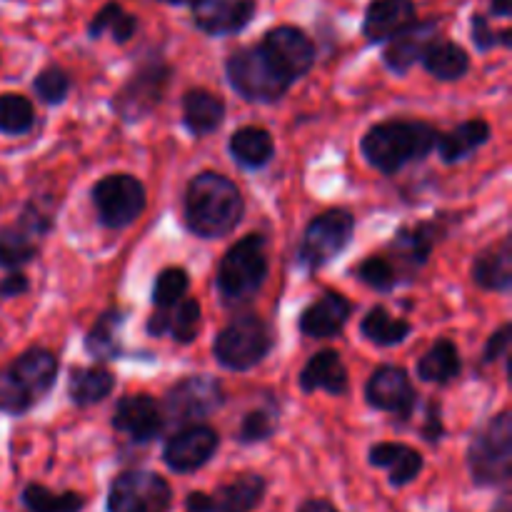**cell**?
Listing matches in <instances>:
<instances>
[{"label":"cell","instance_id":"cell-32","mask_svg":"<svg viewBox=\"0 0 512 512\" xmlns=\"http://www.w3.org/2000/svg\"><path fill=\"white\" fill-rule=\"evenodd\" d=\"M460 353L450 340H440L420 358L418 375L425 383H450L460 375Z\"/></svg>","mask_w":512,"mask_h":512},{"label":"cell","instance_id":"cell-11","mask_svg":"<svg viewBox=\"0 0 512 512\" xmlns=\"http://www.w3.org/2000/svg\"><path fill=\"white\" fill-rule=\"evenodd\" d=\"M93 205L105 228H125L145 210V188L133 175H108L95 183Z\"/></svg>","mask_w":512,"mask_h":512},{"label":"cell","instance_id":"cell-24","mask_svg":"<svg viewBox=\"0 0 512 512\" xmlns=\"http://www.w3.org/2000/svg\"><path fill=\"white\" fill-rule=\"evenodd\" d=\"M370 463L390 473V485L403 488L413 483L423 470V455L403 443H380L370 450Z\"/></svg>","mask_w":512,"mask_h":512},{"label":"cell","instance_id":"cell-29","mask_svg":"<svg viewBox=\"0 0 512 512\" xmlns=\"http://www.w3.org/2000/svg\"><path fill=\"white\" fill-rule=\"evenodd\" d=\"M230 153L245 168H263L273 158L275 145L268 130L248 125V128H240L233 133V138H230Z\"/></svg>","mask_w":512,"mask_h":512},{"label":"cell","instance_id":"cell-28","mask_svg":"<svg viewBox=\"0 0 512 512\" xmlns=\"http://www.w3.org/2000/svg\"><path fill=\"white\" fill-rule=\"evenodd\" d=\"M423 65L433 78L460 80L470 70V55L453 40H435L423 55Z\"/></svg>","mask_w":512,"mask_h":512},{"label":"cell","instance_id":"cell-26","mask_svg":"<svg viewBox=\"0 0 512 512\" xmlns=\"http://www.w3.org/2000/svg\"><path fill=\"white\" fill-rule=\"evenodd\" d=\"M183 118L190 133L200 138V135H208L220 128L225 118V103L210 90H188L183 98Z\"/></svg>","mask_w":512,"mask_h":512},{"label":"cell","instance_id":"cell-34","mask_svg":"<svg viewBox=\"0 0 512 512\" xmlns=\"http://www.w3.org/2000/svg\"><path fill=\"white\" fill-rule=\"evenodd\" d=\"M120 325H123V313L120 310H108L98 318L93 330L88 333L85 348L98 360L120 358Z\"/></svg>","mask_w":512,"mask_h":512},{"label":"cell","instance_id":"cell-39","mask_svg":"<svg viewBox=\"0 0 512 512\" xmlns=\"http://www.w3.org/2000/svg\"><path fill=\"white\" fill-rule=\"evenodd\" d=\"M188 293V273L183 268H165L153 288V303L158 310L173 308Z\"/></svg>","mask_w":512,"mask_h":512},{"label":"cell","instance_id":"cell-16","mask_svg":"<svg viewBox=\"0 0 512 512\" xmlns=\"http://www.w3.org/2000/svg\"><path fill=\"white\" fill-rule=\"evenodd\" d=\"M365 398L375 410L395 413L400 418H408L415 408V390L408 373L395 365H383L370 375L365 385Z\"/></svg>","mask_w":512,"mask_h":512},{"label":"cell","instance_id":"cell-19","mask_svg":"<svg viewBox=\"0 0 512 512\" xmlns=\"http://www.w3.org/2000/svg\"><path fill=\"white\" fill-rule=\"evenodd\" d=\"M418 23V8L413 0H373L365 10L363 35L370 43H385Z\"/></svg>","mask_w":512,"mask_h":512},{"label":"cell","instance_id":"cell-38","mask_svg":"<svg viewBox=\"0 0 512 512\" xmlns=\"http://www.w3.org/2000/svg\"><path fill=\"white\" fill-rule=\"evenodd\" d=\"M430 248H433V225H418L413 230H403L395 240V253L405 265H425Z\"/></svg>","mask_w":512,"mask_h":512},{"label":"cell","instance_id":"cell-7","mask_svg":"<svg viewBox=\"0 0 512 512\" xmlns=\"http://www.w3.org/2000/svg\"><path fill=\"white\" fill-rule=\"evenodd\" d=\"M273 348V333L258 315H243L225 325L215 338V358L228 370H250Z\"/></svg>","mask_w":512,"mask_h":512},{"label":"cell","instance_id":"cell-9","mask_svg":"<svg viewBox=\"0 0 512 512\" xmlns=\"http://www.w3.org/2000/svg\"><path fill=\"white\" fill-rule=\"evenodd\" d=\"M355 233V218L348 210H328L308 225L300 245V263L308 270H318L333 263L350 245Z\"/></svg>","mask_w":512,"mask_h":512},{"label":"cell","instance_id":"cell-2","mask_svg":"<svg viewBox=\"0 0 512 512\" xmlns=\"http://www.w3.org/2000/svg\"><path fill=\"white\" fill-rule=\"evenodd\" d=\"M438 130L428 123L388 120L373 125L363 138V155L380 173L393 175L408 163H418L438 145Z\"/></svg>","mask_w":512,"mask_h":512},{"label":"cell","instance_id":"cell-15","mask_svg":"<svg viewBox=\"0 0 512 512\" xmlns=\"http://www.w3.org/2000/svg\"><path fill=\"white\" fill-rule=\"evenodd\" d=\"M220 438L208 425H188L165 443L163 460L173 473H195L218 450Z\"/></svg>","mask_w":512,"mask_h":512},{"label":"cell","instance_id":"cell-21","mask_svg":"<svg viewBox=\"0 0 512 512\" xmlns=\"http://www.w3.org/2000/svg\"><path fill=\"white\" fill-rule=\"evenodd\" d=\"M350 313H353V305H350L345 295L325 293L318 303L303 310V315H300V333L315 340L333 338V335H338L345 328Z\"/></svg>","mask_w":512,"mask_h":512},{"label":"cell","instance_id":"cell-40","mask_svg":"<svg viewBox=\"0 0 512 512\" xmlns=\"http://www.w3.org/2000/svg\"><path fill=\"white\" fill-rule=\"evenodd\" d=\"M35 93L48 105L63 103L70 93L68 73L63 68H58V65H50V68L40 70L38 78H35Z\"/></svg>","mask_w":512,"mask_h":512},{"label":"cell","instance_id":"cell-13","mask_svg":"<svg viewBox=\"0 0 512 512\" xmlns=\"http://www.w3.org/2000/svg\"><path fill=\"white\" fill-rule=\"evenodd\" d=\"M260 48L290 83L310 73L315 63L313 40L295 25H278V28L268 30Z\"/></svg>","mask_w":512,"mask_h":512},{"label":"cell","instance_id":"cell-22","mask_svg":"<svg viewBox=\"0 0 512 512\" xmlns=\"http://www.w3.org/2000/svg\"><path fill=\"white\" fill-rule=\"evenodd\" d=\"M200 323H203V315H200L198 300L183 298L173 308L155 310V315H150L148 333L155 335V338L173 335L178 343H193L200 333Z\"/></svg>","mask_w":512,"mask_h":512},{"label":"cell","instance_id":"cell-27","mask_svg":"<svg viewBox=\"0 0 512 512\" xmlns=\"http://www.w3.org/2000/svg\"><path fill=\"white\" fill-rule=\"evenodd\" d=\"M488 138L490 125L485 120H468V123H460L458 128L445 133L438 140V150L445 163H458V160H465L468 155H473L480 145L488 143Z\"/></svg>","mask_w":512,"mask_h":512},{"label":"cell","instance_id":"cell-5","mask_svg":"<svg viewBox=\"0 0 512 512\" xmlns=\"http://www.w3.org/2000/svg\"><path fill=\"white\" fill-rule=\"evenodd\" d=\"M470 478L480 488H498L512 473V418L508 410L495 415L468 450Z\"/></svg>","mask_w":512,"mask_h":512},{"label":"cell","instance_id":"cell-46","mask_svg":"<svg viewBox=\"0 0 512 512\" xmlns=\"http://www.w3.org/2000/svg\"><path fill=\"white\" fill-rule=\"evenodd\" d=\"M298 512H340L335 508L333 503H328V500H308V503H303V508Z\"/></svg>","mask_w":512,"mask_h":512},{"label":"cell","instance_id":"cell-8","mask_svg":"<svg viewBox=\"0 0 512 512\" xmlns=\"http://www.w3.org/2000/svg\"><path fill=\"white\" fill-rule=\"evenodd\" d=\"M173 490L168 480L148 470L118 475L108 490V512H168Z\"/></svg>","mask_w":512,"mask_h":512},{"label":"cell","instance_id":"cell-23","mask_svg":"<svg viewBox=\"0 0 512 512\" xmlns=\"http://www.w3.org/2000/svg\"><path fill=\"white\" fill-rule=\"evenodd\" d=\"M300 388L305 393H315V390H325L330 395L348 393V370L340 355L335 350L315 353L300 373Z\"/></svg>","mask_w":512,"mask_h":512},{"label":"cell","instance_id":"cell-30","mask_svg":"<svg viewBox=\"0 0 512 512\" xmlns=\"http://www.w3.org/2000/svg\"><path fill=\"white\" fill-rule=\"evenodd\" d=\"M115 388V378L105 368H75L70 373V400L80 408L108 398Z\"/></svg>","mask_w":512,"mask_h":512},{"label":"cell","instance_id":"cell-37","mask_svg":"<svg viewBox=\"0 0 512 512\" xmlns=\"http://www.w3.org/2000/svg\"><path fill=\"white\" fill-rule=\"evenodd\" d=\"M35 113L33 103L25 95L3 93L0 95V133L23 135L33 128Z\"/></svg>","mask_w":512,"mask_h":512},{"label":"cell","instance_id":"cell-20","mask_svg":"<svg viewBox=\"0 0 512 512\" xmlns=\"http://www.w3.org/2000/svg\"><path fill=\"white\" fill-rule=\"evenodd\" d=\"M440 38L438 20H423L405 28L403 33L388 40V48L383 50V60L393 73L405 75L418 60H423L425 50Z\"/></svg>","mask_w":512,"mask_h":512},{"label":"cell","instance_id":"cell-41","mask_svg":"<svg viewBox=\"0 0 512 512\" xmlns=\"http://www.w3.org/2000/svg\"><path fill=\"white\" fill-rule=\"evenodd\" d=\"M278 430V413L270 408L253 410L240 425V443H263Z\"/></svg>","mask_w":512,"mask_h":512},{"label":"cell","instance_id":"cell-12","mask_svg":"<svg viewBox=\"0 0 512 512\" xmlns=\"http://www.w3.org/2000/svg\"><path fill=\"white\" fill-rule=\"evenodd\" d=\"M225 403L223 388L213 378H185L165 395L163 420L165 425H188L213 415Z\"/></svg>","mask_w":512,"mask_h":512},{"label":"cell","instance_id":"cell-33","mask_svg":"<svg viewBox=\"0 0 512 512\" xmlns=\"http://www.w3.org/2000/svg\"><path fill=\"white\" fill-rule=\"evenodd\" d=\"M38 235L30 233L25 225L0 230V268L18 270L38 255Z\"/></svg>","mask_w":512,"mask_h":512},{"label":"cell","instance_id":"cell-1","mask_svg":"<svg viewBox=\"0 0 512 512\" xmlns=\"http://www.w3.org/2000/svg\"><path fill=\"white\" fill-rule=\"evenodd\" d=\"M243 195L225 175L200 173L185 190V220L200 238H225L243 220Z\"/></svg>","mask_w":512,"mask_h":512},{"label":"cell","instance_id":"cell-43","mask_svg":"<svg viewBox=\"0 0 512 512\" xmlns=\"http://www.w3.org/2000/svg\"><path fill=\"white\" fill-rule=\"evenodd\" d=\"M470 35H473V43L478 45V50H490V48H498V45H503V48H510L512 43V33L510 28H503V30H495L493 25H490L488 15L483 13H475L473 20H470Z\"/></svg>","mask_w":512,"mask_h":512},{"label":"cell","instance_id":"cell-45","mask_svg":"<svg viewBox=\"0 0 512 512\" xmlns=\"http://www.w3.org/2000/svg\"><path fill=\"white\" fill-rule=\"evenodd\" d=\"M25 290H28V278L25 275L13 273L0 280V298H15V295H23Z\"/></svg>","mask_w":512,"mask_h":512},{"label":"cell","instance_id":"cell-31","mask_svg":"<svg viewBox=\"0 0 512 512\" xmlns=\"http://www.w3.org/2000/svg\"><path fill=\"white\" fill-rule=\"evenodd\" d=\"M135 33H138V18L130 15L120 3H105L88 25L90 38L110 35L115 43H128Z\"/></svg>","mask_w":512,"mask_h":512},{"label":"cell","instance_id":"cell-6","mask_svg":"<svg viewBox=\"0 0 512 512\" xmlns=\"http://www.w3.org/2000/svg\"><path fill=\"white\" fill-rule=\"evenodd\" d=\"M225 73H228L230 85L245 100H255V103H273L283 98L290 88V80L275 68L260 45L235 50L225 63Z\"/></svg>","mask_w":512,"mask_h":512},{"label":"cell","instance_id":"cell-14","mask_svg":"<svg viewBox=\"0 0 512 512\" xmlns=\"http://www.w3.org/2000/svg\"><path fill=\"white\" fill-rule=\"evenodd\" d=\"M265 495V480L260 475H240L213 495L190 493L185 500L188 512H253Z\"/></svg>","mask_w":512,"mask_h":512},{"label":"cell","instance_id":"cell-35","mask_svg":"<svg viewBox=\"0 0 512 512\" xmlns=\"http://www.w3.org/2000/svg\"><path fill=\"white\" fill-rule=\"evenodd\" d=\"M360 330H363L365 338L373 340L375 345H398L408 338L410 323L390 318V313L385 308H373L363 318Z\"/></svg>","mask_w":512,"mask_h":512},{"label":"cell","instance_id":"cell-44","mask_svg":"<svg viewBox=\"0 0 512 512\" xmlns=\"http://www.w3.org/2000/svg\"><path fill=\"white\" fill-rule=\"evenodd\" d=\"M508 350H510V325H503L498 333L490 335L488 345H485L483 358L488 360V363H493V360L505 358V355H508Z\"/></svg>","mask_w":512,"mask_h":512},{"label":"cell","instance_id":"cell-25","mask_svg":"<svg viewBox=\"0 0 512 512\" xmlns=\"http://www.w3.org/2000/svg\"><path fill=\"white\" fill-rule=\"evenodd\" d=\"M473 280L485 290L508 293L512 285V243L510 238L480 253L473 265Z\"/></svg>","mask_w":512,"mask_h":512},{"label":"cell","instance_id":"cell-47","mask_svg":"<svg viewBox=\"0 0 512 512\" xmlns=\"http://www.w3.org/2000/svg\"><path fill=\"white\" fill-rule=\"evenodd\" d=\"M490 13L498 15V18H510L512 0H490Z\"/></svg>","mask_w":512,"mask_h":512},{"label":"cell","instance_id":"cell-10","mask_svg":"<svg viewBox=\"0 0 512 512\" xmlns=\"http://www.w3.org/2000/svg\"><path fill=\"white\" fill-rule=\"evenodd\" d=\"M168 83L170 65L160 58H148L115 95V110L123 120H143L150 110L158 108Z\"/></svg>","mask_w":512,"mask_h":512},{"label":"cell","instance_id":"cell-4","mask_svg":"<svg viewBox=\"0 0 512 512\" xmlns=\"http://www.w3.org/2000/svg\"><path fill=\"white\" fill-rule=\"evenodd\" d=\"M268 278V258L265 240L260 235H248L225 253L218 268L220 298L228 305L248 303Z\"/></svg>","mask_w":512,"mask_h":512},{"label":"cell","instance_id":"cell-18","mask_svg":"<svg viewBox=\"0 0 512 512\" xmlns=\"http://www.w3.org/2000/svg\"><path fill=\"white\" fill-rule=\"evenodd\" d=\"M113 425L135 443H148L163 433V408L150 395H125L115 405Z\"/></svg>","mask_w":512,"mask_h":512},{"label":"cell","instance_id":"cell-3","mask_svg":"<svg viewBox=\"0 0 512 512\" xmlns=\"http://www.w3.org/2000/svg\"><path fill=\"white\" fill-rule=\"evenodd\" d=\"M58 378V358L50 350H25L15 363L0 370V410L23 415L40 403Z\"/></svg>","mask_w":512,"mask_h":512},{"label":"cell","instance_id":"cell-36","mask_svg":"<svg viewBox=\"0 0 512 512\" xmlns=\"http://www.w3.org/2000/svg\"><path fill=\"white\" fill-rule=\"evenodd\" d=\"M23 505L30 512H80L85 500L78 493H53L43 485H28L23 490Z\"/></svg>","mask_w":512,"mask_h":512},{"label":"cell","instance_id":"cell-48","mask_svg":"<svg viewBox=\"0 0 512 512\" xmlns=\"http://www.w3.org/2000/svg\"><path fill=\"white\" fill-rule=\"evenodd\" d=\"M158 3H168V5H193L195 0H158Z\"/></svg>","mask_w":512,"mask_h":512},{"label":"cell","instance_id":"cell-42","mask_svg":"<svg viewBox=\"0 0 512 512\" xmlns=\"http://www.w3.org/2000/svg\"><path fill=\"white\" fill-rule=\"evenodd\" d=\"M358 278L375 290H393L395 283H398V273H395L393 263L385 258H378V255L360 263Z\"/></svg>","mask_w":512,"mask_h":512},{"label":"cell","instance_id":"cell-17","mask_svg":"<svg viewBox=\"0 0 512 512\" xmlns=\"http://www.w3.org/2000/svg\"><path fill=\"white\" fill-rule=\"evenodd\" d=\"M193 23L205 35H235L253 20L255 0H195Z\"/></svg>","mask_w":512,"mask_h":512}]
</instances>
